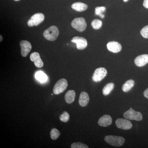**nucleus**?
Masks as SVG:
<instances>
[{"label": "nucleus", "mask_w": 148, "mask_h": 148, "mask_svg": "<svg viewBox=\"0 0 148 148\" xmlns=\"http://www.w3.org/2000/svg\"><path fill=\"white\" fill-rule=\"evenodd\" d=\"M107 48L110 51L114 53H118L121 51L122 46L119 43L116 41H111L107 45Z\"/></svg>", "instance_id": "12"}, {"label": "nucleus", "mask_w": 148, "mask_h": 148, "mask_svg": "<svg viewBox=\"0 0 148 148\" xmlns=\"http://www.w3.org/2000/svg\"><path fill=\"white\" fill-rule=\"evenodd\" d=\"M68 86L67 80L63 78L59 80L56 83L53 88V92L55 95H58L66 90Z\"/></svg>", "instance_id": "5"}, {"label": "nucleus", "mask_w": 148, "mask_h": 148, "mask_svg": "<svg viewBox=\"0 0 148 148\" xmlns=\"http://www.w3.org/2000/svg\"><path fill=\"white\" fill-rule=\"evenodd\" d=\"M59 119L61 121L65 123L67 122L70 119V115L67 112L65 111L60 116Z\"/></svg>", "instance_id": "24"}, {"label": "nucleus", "mask_w": 148, "mask_h": 148, "mask_svg": "<svg viewBox=\"0 0 148 148\" xmlns=\"http://www.w3.org/2000/svg\"><path fill=\"white\" fill-rule=\"evenodd\" d=\"M114 84L113 83L108 84L104 86L103 89V93L104 95H108L114 89Z\"/></svg>", "instance_id": "20"}, {"label": "nucleus", "mask_w": 148, "mask_h": 148, "mask_svg": "<svg viewBox=\"0 0 148 148\" xmlns=\"http://www.w3.org/2000/svg\"><path fill=\"white\" fill-rule=\"evenodd\" d=\"M123 116L126 119L136 121H141L143 118V115L140 112H136L132 108L123 114Z\"/></svg>", "instance_id": "3"}, {"label": "nucleus", "mask_w": 148, "mask_h": 148, "mask_svg": "<svg viewBox=\"0 0 148 148\" xmlns=\"http://www.w3.org/2000/svg\"><path fill=\"white\" fill-rule=\"evenodd\" d=\"M1 36V38H1V40H1V42L3 40L2 36L1 35V36Z\"/></svg>", "instance_id": "29"}, {"label": "nucleus", "mask_w": 148, "mask_h": 148, "mask_svg": "<svg viewBox=\"0 0 148 148\" xmlns=\"http://www.w3.org/2000/svg\"><path fill=\"white\" fill-rule=\"evenodd\" d=\"M144 95L145 98H147L148 99V88L144 91Z\"/></svg>", "instance_id": "28"}, {"label": "nucleus", "mask_w": 148, "mask_h": 148, "mask_svg": "<svg viewBox=\"0 0 148 148\" xmlns=\"http://www.w3.org/2000/svg\"><path fill=\"white\" fill-rule=\"evenodd\" d=\"M115 123L118 128L125 130L130 129L132 126L131 122L126 119H118L116 121Z\"/></svg>", "instance_id": "8"}, {"label": "nucleus", "mask_w": 148, "mask_h": 148, "mask_svg": "<svg viewBox=\"0 0 148 148\" xmlns=\"http://www.w3.org/2000/svg\"><path fill=\"white\" fill-rule=\"evenodd\" d=\"M104 139L106 143L114 147H121L125 142L124 138L120 136L108 135L105 137Z\"/></svg>", "instance_id": "1"}, {"label": "nucleus", "mask_w": 148, "mask_h": 148, "mask_svg": "<svg viewBox=\"0 0 148 148\" xmlns=\"http://www.w3.org/2000/svg\"><path fill=\"white\" fill-rule=\"evenodd\" d=\"M59 33L58 28L56 26H52L45 31L43 36L48 40L54 41L58 38Z\"/></svg>", "instance_id": "2"}, {"label": "nucleus", "mask_w": 148, "mask_h": 148, "mask_svg": "<svg viewBox=\"0 0 148 148\" xmlns=\"http://www.w3.org/2000/svg\"><path fill=\"white\" fill-rule=\"evenodd\" d=\"M89 95L87 92L83 91L80 93L79 99V103L80 106L82 107H86L89 103Z\"/></svg>", "instance_id": "15"}, {"label": "nucleus", "mask_w": 148, "mask_h": 148, "mask_svg": "<svg viewBox=\"0 0 148 148\" xmlns=\"http://www.w3.org/2000/svg\"><path fill=\"white\" fill-rule=\"evenodd\" d=\"M106 8L105 7H97L95 8V14L97 15H99L102 18L105 17V15L103 14V12L106 11Z\"/></svg>", "instance_id": "22"}, {"label": "nucleus", "mask_w": 148, "mask_h": 148, "mask_svg": "<svg viewBox=\"0 0 148 148\" xmlns=\"http://www.w3.org/2000/svg\"><path fill=\"white\" fill-rule=\"evenodd\" d=\"M71 26L73 28L79 32L84 31L87 27L85 20L83 17L75 18L72 21Z\"/></svg>", "instance_id": "4"}, {"label": "nucleus", "mask_w": 148, "mask_h": 148, "mask_svg": "<svg viewBox=\"0 0 148 148\" xmlns=\"http://www.w3.org/2000/svg\"><path fill=\"white\" fill-rule=\"evenodd\" d=\"M143 6L145 8L148 9V0H144L143 2Z\"/></svg>", "instance_id": "27"}, {"label": "nucleus", "mask_w": 148, "mask_h": 148, "mask_svg": "<svg viewBox=\"0 0 148 148\" xmlns=\"http://www.w3.org/2000/svg\"><path fill=\"white\" fill-rule=\"evenodd\" d=\"M71 147L72 148H88V147L85 144L79 142V143H73L71 145Z\"/></svg>", "instance_id": "25"}, {"label": "nucleus", "mask_w": 148, "mask_h": 148, "mask_svg": "<svg viewBox=\"0 0 148 148\" xmlns=\"http://www.w3.org/2000/svg\"><path fill=\"white\" fill-rule=\"evenodd\" d=\"M108 74L107 70L104 68H99L96 69L93 73L92 79L95 82L101 81Z\"/></svg>", "instance_id": "7"}, {"label": "nucleus", "mask_w": 148, "mask_h": 148, "mask_svg": "<svg viewBox=\"0 0 148 148\" xmlns=\"http://www.w3.org/2000/svg\"><path fill=\"white\" fill-rule=\"evenodd\" d=\"M134 84H135V82L133 80H128L123 84L122 87V89L123 92H128L134 86Z\"/></svg>", "instance_id": "18"}, {"label": "nucleus", "mask_w": 148, "mask_h": 148, "mask_svg": "<svg viewBox=\"0 0 148 148\" xmlns=\"http://www.w3.org/2000/svg\"><path fill=\"white\" fill-rule=\"evenodd\" d=\"M76 93L75 90H69L65 95V99L68 104H71L74 102L75 98Z\"/></svg>", "instance_id": "17"}, {"label": "nucleus", "mask_w": 148, "mask_h": 148, "mask_svg": "<svg viewBox=\"0 0 148 148\" xmlns=\"http://www.w3.org/2000/svg\"><path fill=\"white\" fill-rule=\"evenodd\" d=\"M73 9L78 12H83L88 8V5L84 3L76 2L74 3L71 5Z\"/></svg>", "instance_id": "16"}, {"label": "nucleus", "mask_w": 148, "mask_h": 148, "mask_svg": "<svg viewBox=\"0 0 148 148\" xmlns=\"http://www.w3.org/2000/svg\"><path fill=\"white\" fill-rule=\"evenodd\" d=\"M135 65L138 67H143L148 63V54H143L135 58Z\"/></svg>", "instance_id": "13"}, {"label": "nucleus", "mask_w": 148, "mask_h": 148, "mask_svg": "<svg viewBox=\"0 0 148 148\" xmlns=\"http://www.w3.org/2000/svg\"><path fill=\"white\" fill-rule=\"evenodd\" d=\"M30 59L34 62L35 66L37 68H40L43 67V62L41 59L39 53L38 52H33L30 55Z\"/></svg>", "instance_id": "11"}, {"label": "nucleus", "mask_w": 148, "mask_h": 148, "mask_svg": "<svg viewBox=\"0 0 148 148\" xmlns=\"http://www.w3.org/2000/svg\"><path fill=\"white\" fill-rule=\"evenodd\" d=\"M14 1H20V0H14Z\"/></svg>", "instance_id": "31"}, {"label": "nucleus", "mask_w": 148, "mask_h": 148, "mask_svg": "<svg viewBox=\"0 0 148 148\" xmlns=\"http://www.w3.org/2000/svg\"><path fill=\"white\" fill-rule=\"evenodd\" d=\"M20 45L21 55L23 57H26L32 49V45L28 41L21 40L20 42Z\"/></svg>", "instance_id": "10"}, {"label": "nucleus", "mask_w": 148, "mask_h": 148, "mask_svg": "<svg viewBox=\"0 0 148 148\" xmlns=\"http://www.w3.org/2000/svg\"><path fill=\"white\" fill-rule=\"evenodd\" d=\"M123 1L125 2H127L128 0H123Z\"/></svg>", "instance_id": "30"}, {"label": "nucleus", "mask_w": 148, "mask_h": 148, "mask_svg": "<svg viewBox=\"0 0 148 148\" xmlns=\"http://www.w3.org/2000/svg\"><path fill=\"white\" fill-rule=\"evenodd\" d=\"M53 95V94H51V95Z\"/></svg>", "instance_id": "32"}, {"label": "nucleus", "mask_w": 148, "mask_h": 148, "mask_svg": "<svg viewBox=\"0 0 148 148\" xmlns=\"http://www.w3.org/2000/svg\"><path fill=\"white\" fill-rule=\"evenodd\" d=\"M71 42L76 44L77 49L79 50L84 49L87 46V40L83 37L78 36L74 37L72 39Z\"/></svg>", "instance_id": "9"}, {"label": "nucleus", "mask_w": 148, "mask_h": 148, "mask_svg": "<svg viewBox=\"0 0 148 148\" xmlns=\"http://www.w3.org/2000/svg\"><path fill=\"white\" fill-rule=\"evenodd\" d=\"M35 77L41 83L45 82L47 80V77L45 73L42 71L37 72L35 74Z\"/></svg>", "instance_id": "19"}, {"label": "nucleus", "mask_w": 148, "mask_h": 148, "mask_svg": "<svg viewBox=\"0 0 148 148\" xmlns=\"http://www.w3.org/2000/svg\"><path fill=\"white\" fill-rule=\"evenodd\" d=\"M91 25L93 29H98L102 27V21L99 19H94L91 22Z\"/></svg>", "instance_id": "23"}, {"label": "nucleus", "mask_w": 148, "mask_h": 148, "mask_svg": "<svg viewBox=\"0 0 148 148\" xmlns=\"http://www.w3.org/2000/svg\"><path fill=\"white\" fill-rule=\"evenodd\" d=\"M142 36L145 38H148V25L144 27L140 32Z\"/></svg>", "instance_id": "26"}, {"label": "nucleus", "mask_w": 148, "mask_h": 148, "mask_svg": "<svg viewBox=\"0 0 148 148\" xmlns=\"http://www.w3.org/2000/svg\"><path fill=\"white\" fill-rule=\"evenodd\" d=\"M112 120L111 116L106 114L100 118L98 121V124L103 127H108L112 124Z\"/></svg>", "instance_id": "14"}, {"label": "nucleus", "mask_w": 148, "mask_h": 148, "mask_svg": "<svg viewBox=\"0 0 148 148\" xmlns=\"http://www.w3.org/2000/svg\"><path fill=\"white\" fill-rule=\"evenodd\" d=\"M61 133L59 130L56 128H53L51 130L50 137L51 139L53 140H56L59 138Z\"/></svg>", "instance_id": "21"}, {"label": "nucleus", "mask_w": 148, "mask_h": 148, "mask_svg": "<svg viewBox=\"0 0 148 148\" xmlns=\"http://www.w3.org/2000/svg\"><path fill=\"white\" fill-rule=\"evenodd\" d=\"M45 19V16L42 13H36L28 20L27 24L30 27L36 26L41 23Z\"/></svg>", "instance_id": "6"}]
</instances>
